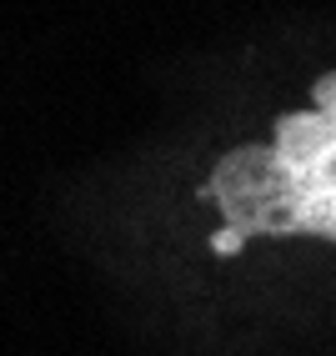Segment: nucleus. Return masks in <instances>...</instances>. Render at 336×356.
Listing matches in <instances>:
<instances>
[{
  "instance_id": "1",
  "label": "nucleus",
  "mask_w": 336,
  "mask_h": 356,
  "mask_svg": "<svg viewBox=\"0 0 336 356\" xmlns=\"http://www.w3.org/2000/svg\"><path fill=\"white\" fill-rule=\"evenodd\" d=\"M326 136H331L326 111L311 106V111H286V115H276V140H271V146L291 151V156H311Z\"/></svg>"
},
{
  "instance_id": "2",
  "label": "nucleus",
  "mask_w": 336,
  "mask_h": 356,
  "mask_svg": "<svg viewBox=\"0 0 336 356\" xmlns=\"http://www.w3.org/2000/svg\"><path fill=\"white\" fill-rule=\"evenodd\" d=\"M266 146H271V140H241V146H231L221 161L211 165V181H201V186H231L236 176L256 171V165H261V156H266Z\"/></svg>"
},
{
  "instance_id": "3",
  "label": "nucleus",
  "mask_w": 336,
  "mask_h": 356,
  "mask_svg": "<svg viewBox=\"0 0 336 356\" xmlns=\"http://www.w3.org/2000/svg\"><path fill=\"white\" fill-rule=\"evenodd\" d=\"M211 251L216 256H241L246 251V236L236 231V226H221V231H211Z\"/></svg>"
},
{
  "instance_id": "4",
  "label": "nucleus",
  "mask_w": 336,
  "mask_h": 356,
  "mask_svg": "<svg viewBox=\"0 0 336 356\" xmlns=\"http://www.w3.org/2000/svg\"><path fill=\"white\" fill-rule=\"evenodd\" d=\"M311 101H317V111H331V106H336V70L317 76V86H311Z\"/></svg>"
}]
</instances>
